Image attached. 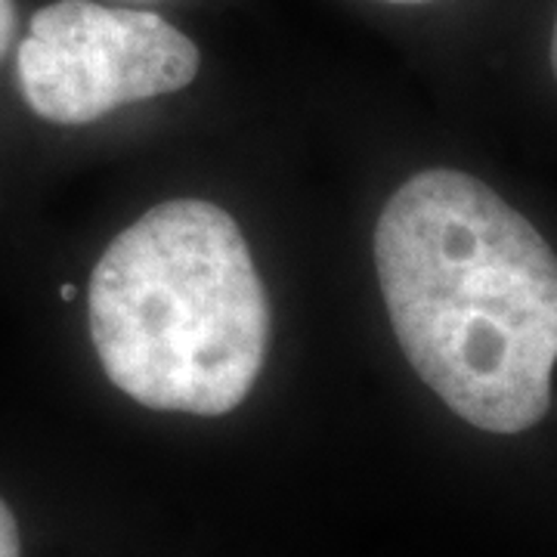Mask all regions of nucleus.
I'll list each match as a JSON object with an SVG mask.
<instances>
[{"mask_svg": "<svg viewBox=\"0 0 557 557\" xmlns=\"http://www.w3.org/2000/svg\"><path fill=\"white\" fill-rule=\"evenodd\" d=\"M375 267L403 354L458 418L520 434L552 409L557 258L483 180L434 168L387 199Z\"/></svg>", "mask_w": 557, "mask_h": 557, "instance_id": "nucleus-1", "label": "nucleus"}, {"mask_svg": "<svg viewBox=\"0 0 557 557\" xmlns=\"http://www.w3.org/2000/svg\"><path fill=\"white\" fill-rule=\"evenodd\" d=\"M87 317L109 381L159 412H233L270 347L251 248L214 201H164L119 233L94 267Z\"/></svg>", "mask_w": 557, "mask_h": 557, "instance_id": "nucleus-2", "label": "nucleus"}, {"mask_svg": "<svg viewBox=\"0 0 557 557\" xmlns=\"http://www.w3.org/2000/svg\"><path fill=\"white\" fill-rule=\"evenodd\" d=\"M199 69V47L159 13L94 0L40 7L16 57L28 109L65 127L177 94Z\"/></svg>", "mask_w": 557, "mask_h": 557, "instance_id": "nucleus-3", "label": "nucleus"}, {"mask_svg": "<svg viewBox=\"0 0 557 557\" xmlns=\"http://www.w3.org/2000/svg\"><path fill=\"white\" fill-rule=\"evenodd\" d=\"M0 557H20V527L3 498H0Z\"/></svg>", "mask_w": 557, "mask_h": 557, "instance_id": "nucleus-4", "label": "nucleus"}, {"mask_svg": "<svg viewBox=\"0 0 557 557\" xmlns=\"http://www.w3.org/2000/svg\"><path fill=\"white\" fill-rule=\"evenodd\" d=\"M16 25H20V16H16V0H0V62H3V57H7V50L13 47Z\"/></svg>", "mask_w": 557, "mask_h": 557, "instance_id": "nucleus-5", "label": "nucleus"}, {"mask_svg": "<svg viewBox=\"0 0 557 557\" xmlns=\"http://www.w3.org/2000/svg\"><path fill=\"white\" fill-rule=\"evenodd\" d=\"M60 298L62 300H75V298H78V288H75L72 282H65V285L60 288Z\"/></svg>", "mask_w": 557, "mask_h": 557, "instance_id": "nucleus-6", "label": "nucleus"}, {"mask_svg": "<svg viewBox=\"0 0 557 557\" xmlns=\"http://www.w3.org/2000/svg\"><path fill=\"white\" fill-rule=\"evenodd\" d=\"M552 72L557 78V16H555V32H552Z\"/></svg>", "mask_w": 557, "mask_h": 557, "instance_id": "nucleus-7", "label": "nucleus"}, {"mask_svg": "<svg viewBox=\"0 0 557 557\" xmlns=\"http://www.w3.org/2000/svg\"><path fill=\"white\" fill-rule=\"evenodd\" d=\"M384 3H431V0H384Z\"/></svg>", "mask_w": 557, "mask_h": 557, "instance_id": "nucleus-8", "label": "nucleus"}]
</instances>
